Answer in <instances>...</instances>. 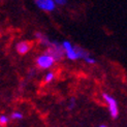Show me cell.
<instances>
[{
  "instance_id": "6da1fadb",
  "label": "cell",
  "mask_w": 127,
  "mask_h": 127,
  "mask_svg": "<svg viewBox=\"0 0 127 127\" xmlns=\"http://www.w3.org/2000/svg\"><path fill=\"white\" fill-rule=\"evenodd\" d=\"M47 54L52 56L55 61H60L63 58V56H64V51H63L61 44H59L56 41H53L50 43Z\"/></svg>"
},
{
  "instance_id": "7a4b0ae2",
  "label": "cell",
  "mask_w": 127,
  "mask_h": 127,
  "mask_svg": "<svg viewBox=\"0 0 127 127\" xmlns=\"http://www.w3.org/2000/svg\"><path fill=\"white\" fill-rule=\"evenodd\" d=\"M102 97H103L104 101L106 102L107 106H109V112L111 114L112 118L116 119L118 117V115H119V109H118V102H117V100L114 98L113 96H111V95L106 94V93H103Z\"/></svg>"
},
{
  "instance_id": "3957f363",
  "label": "cell",
  "mask_w": 127,
  "mask_h": 127,
  "mask_svg": "<svg viewBox=\"0 0 127 127\" xmlns=\"http://www.w3.org/2000/svg\"><path fill=\"white\" fill-rule=\"evenodd\" d=\"M54 63H55L54 58L47 53L40 55L36 60V64L38 65V67L41 68V69H47V68L52 67L54 65Z\"/></svg>"
},
{
  "instance_id": "277c9868",
  "label": "cell",
  "mask_w": 127,
  "mask_h": 127,
  "mask_svg": "<svg viewBox=\"0 0 127 127\" xmlns=\"http://www.w3.org/2000/svg\"><path fill=\"white\" fill-rule=\"evenodd\" d=\"M61 46L63 48V51H64V55L67 57L69 60L74 61V60L79 59L78 55H77V52H75V50H74V47L68 40H64L61 43Z\"/></svg>"
},
{
  "instance_id": "5b68a950",
  "label": "cell",
  "mask_w": 127,
  "mask_h": 127,
  "mask_svg": "<svg viewBox=\"0 0 127 127\" xmlns=\"http://www.w3.org/2000/svg\"><path fill=\"white\" fill-rule=\"evenodd\" d=\"M35 3L40 9L47 11H53L56 8V3L53 0H35Z\"/></svg>"
},
{
  "instance_id": "8992f818",
  "label": "cell",
  "mask_w": 127,
  "mask_h": 127,
  "mask_svg": "<svg viewBox=\"0 0 127 127\" xmlns=\"http://www.w3.org/2000/svg\"><path fill=\"white\" fill-rule=\"evenodd\" d=\"M16 49H17V51H18L19 54L25 55V54H27V53L29 52V50H30V44H29V42H27V41H20L19 43H17Z\"/></svg>"
},
{
  "instance_id": "52a82bcc",
  "label": "cell",
  "mask_w": 127,
  "mask_h": 127,
  "mask_svg": "<svg viewBox=\"0 0 127 127\" xmlns=\"http://www.w3.org/2000/svg\"><path fill=\"white\" fill-rule=\"evenodd\" d=\"M74 50H75V52H77V55H78L79 59H83L84 60L85 58H87V57L90 56L86 50L82 49L81 47H74Z\"/></svg>"
},
{
  "instance_id": "ba28073f",
  "label": "cell",
  "mask_w": 127,
  "mask_h": 127,
  "mask_svg": "<svg viewBox=\"0 0 127 127\" xmlns=\"http://www.w3.org/2000/svg\"><path fill=\"white\" fill-rule=\"evenodd\" d=\"M36 37H37V38H38L39 40H40V42L41 43H43V44H46V46H50V43H51V41L47 38V37L46 36H44L43 34H41V33H39V32H37L36 33Z\"/></svg>"
},
{
  "instance_id": "9c48e42d",
  "label": "cell",
  "mask_w": 127,
  "mask_h": 127,
  "mask_svg": "<svg viewBox=\"0 0 127 127\" xmlns=\"http://www.w3.org/2000/svg\"><path fill=\"white\" fill-rule=\"evenodd\" d=\"M10 118L11 119H18V120H21V119H23V114L21 113V112H14L11 114V116H10Z\"/></svg>"
},
{
  "instance_id": "30bf717a",
  "label": "cell",
  "mask_w": 127,
  "mask_h": 127,
  "mask_svg": "<svg viewBox=\"0 0 127 127\" xmlns=\"http://www.w3.org/2000/svg\"><path fill=\"white\" fill-rule=\"evenodd\" d=\"M55 78V74L53 72H48L46 74V78H44V81L47 82V83H50V82H52Z\"/></svg>"
},
{
  "instance_id": "8fae6325",
  "label": "cell",
  "mask_w": 127,
  "mask_h": 127,
  "mask_svg": "<svg viewBox=\"0 0 127 127\" xmlns=\"http://www.w3.org/2000/svg\"><path fill=\"white\" fill-rule=\"evenodd\" d=\"M8 123V117L7 116H0V125H6Z\"/></svg>"
},
{
  "instance_id": "7c38bea8",
  "label": "cell",
  "mask_w": 127,
  "mask_h": 127,
  "mask_svg": "<svg viewBox=\"0 0 127 127\" xmlns=\"http://www.w3.org/2000/svg\"><path fill=\"white\" fill-rule=\"evenodd\" d=\"M84 60H85V62L88 63V64H95V63H96V60H95L94 58H92V57H90V56L85 58Z\"/></svg>"
},
{
  "instance_id": "4fadbf2b",
  "label": "cell",
  "mask_w": 127,
  "mask_h": 127,
  "mask_svg": "<svg viewBox=\"0 0 127 127\" xmlns=\"http://www.w3.org/2000/svg\"><path fill=\"white\" fill-rule=\"evenodd\" d=\"M74 106H75V99L74 98H71L70 99V102H69V104H68V109L69 110H72Z\"/></svg>"
},
{
  "instance_id": "5bb4252c",
  "label": "cell",
  "mask_w": 127,
  "mask_h": 127,
  "mask_svg": "<svg viewBox=\"0 0 127 127\" xmlns=\"http://www.w3.org/2000/svg\"><path fill=\"white\" fill-rule=\"evenodd\" d=\"M53 1H54L55 3H58V4H61V5H63V4L66 3V0H53Z\"/></svg>"
},
{
  "instance_id": "9a60e30c",
  "label": "cell",
  "mask_w": 127,
  "mask_h": 127,
  "mask_svg": "<svg viewBox=\"0 0 127 127\" xmlns=\"http://www.w3.org/2000/svg\"><path fill=\"white\" fill-rule=\"evenodd\" d=\"M99 127H107V126H105V125H101V126H99Z\"/></svg>"
}]
</instances>
